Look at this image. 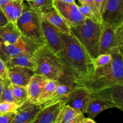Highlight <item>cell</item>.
Wrapping results in <instances>:
<instances>
[{
  "instance_id": "obj_27",
  "label": "cell",
  "mask_w": 123,
  "mask_h": 123,
  "mask_svg": "<svg viewBox=\"0 0 123 123\" xmlns=\"http://www.w3.org/2000/svg\"><path fill=\"white\" fill-rule=\"evenodd\" d=\"M8 102L16 103L12 89V84L8 78L4 79V86L2 89L0 102Z\"/></svg>"
},
{
  "instance_id": "obj_34",
  "label": "cell",
  "mask_w": 123,
  "mask_h": 123,
  "mask_svg": "<svg viewBox=\"0 0 123 123\" xmlns=\"http://www.w3.org/2000/svg\"><path fill=\"white\" fill-rule=\"evenodd\" d=\"M0 58L3 60L6 63L9 58L6 54V46H5L4 42L3 41L2 38L0 36Z\"/></svg>"
},
{
  "instance_id": "obj_10",
  "label": "cell",
  "mask_w": 123,
  "mask_h": 123,
  "mask_svg": "<svg viewBox=\"0 0 123 123\" xmlns=\"http://www.w3.org/2000/svg\"><path fill=\"white\" fill-rule=\"evenodd\" d=\"M118 25L102 22L99 43V55L109 54L111 50L117 48L116 28Z\"/></svg>"
},
{
  "instance_id": "obj_6",
  "label": "cell",
  "mask_w": 123,
  "mask_h": 123,
  "mask_svg": "<svg viewBox=\"0 0 123 123\" xmlns=\"http://www.w3.org/2000/svg\"><path fill=\"white\" fill-rule=\"evenodd\" d=\"M58 84L52 94L46 100L43 104L41 105L42 108L61 101H65L69 94L73 90L78 86H82L78 84L66 68L58 79Z\"/></svg>"
},
{
  "instance_id": "obj_31",
  "label": "cell",
  "mask_w": 123,
  "mask_h": 123,
  "mask_svg": "<svg viewBox=\"0 0 123 123\" xmlns=\"http://www.w3.org/2000/svg\"><path fill=\"white\" fill-rule=\"evenodd\" d=\"M19 106L14 102H0V114L16 112Z\"/></svg>"
},
{
  "instance_id": "obj_29",
  "label": "cell",
  "mask_w": 123,
  "mask_h": 123,
  "mask_svg": "<svg viewBox=\"0 0 123 123\" xmlns=\"http://www.w3.org/2000/svg\"><path fill=\"white\" fill-rule=\"evenodd\" d=\"M78 8L82 14L85 18H88V19L92 20V21L98 23L97 18H96L94 14L92 8L90 6L87 4H81L80 6H78Z\"/></svg>"
},
{
  "instance_id": "obj_35",
  "label": "cell",
  "mask_w": 123,
  "mask_h": 123,
  "mask_svg": "<svg viewBox=\"0 0 123 123\" xmlns=\"http://www.w3.org/2000/svg\"><path fill=\"white\" fill-rule=\"evenodd\" d=\"M0 77L3 79L8 78L7 67L4 61L1 58H0Z\"/></svg>"
},
{
  "instance_id": "obj_17",
  "label": "cell",
  "mask_w": 123,
  "mask_h": 123,
  "mask_svg": "<svg viewBox=\"0 0 123 123\" xmlns=\"http://www.w3.org/2000/svg\"><path fill=\"white\" fill-rule=\"evenodd\" d=\"M115 108V106L105 100L98 95L92 94L88 105L86 114L88 118L94 119L102 111L110 108Z\"/></svg>"
},
{
  "instance_id": "obj_24",
  "label": "cell",
  "mask_w": 123,
  "mask_h": 123,
  "mask_svg": "<svg viewBox=\"0 0 123 123\" xmlns=\"http://www.w3.org/2000/svg\"><path fill=\"white\" fill-rule=\"evenodd\" d=\"M30 10L42 15L54 9V0H27Z\"/></svg>"
},
{
  "instance_id": "obj_7",
  "label": "cell",
  "mask_w": 123,
  "mask_h": 123,
  "mask_svg": "<svg viewBox=\"0 0 123 123\" xmlns=\"http://www.w3.org/2000/svg\"><path fill=\"white\" fill-rule=\"evenodd\" d=\"M54 8L69 26L82 24L85 18L82 14L76 3H66L60 0H54Z\"/></svg>"
},
{
  "instance_id": "obj_15",
  "label": "cell",
  "mask_w": 123,
  "mask_h": 123,
  "mask_svg": "<svg viewBox=\"0 0 123 123\" xmlns=\"http://www.w3.org/2000/svg\"><path fill=\"white\" fill-rule=\"evenodd\" d=\"M64 104L65 101L62 100L43 108L32 123H55L60 109Z\"/></svg>"
},
{
  "instance_id": "obj_37",
  "label": "cell",
  "mask_w": 123,
  "mask_h": 123,
  "mask_svg": "<svg viewBox=\"0 0 123 123\" xmlns=\"http://www.w3.org/2000/svg\"><path fill=\"white\" fill-rule=\"evenodd\" d=\"M8 22L2 10L0 8V26H4Z\"/></svg>"
},
{
  "instance_id": "obj_18",
  "label": "cell",
  "mask_w": 123,
  "mask_h": 123,
  "mask_svg": "<svg viewBox=\"0 0 123 123\" xmlns=\"http://www.w3.org/2000/svg\"><path fill=\"white\" fill-rule=\"evenodd\" d=\"M48 79L40 74L35 73L31 78L27 86L28 100L37 103L40 93Z\"/></svg>"
},
{
  "instance_id": "obj_14",
  "label": "cell",
  "mask_w": 123,
  "mask_h": 123,
  "mask_svg": "<svg viewBox=\"0 0 123 123\" xmlns=\"http://www.w3.org/2000/svg\"><path fill=\"white\" fill-rule=\"evenodd\" d=\"M34 72L28 68L14 66L7 68L8 78L12 84L27 87Z\"/></svg>"
},
{
  "instance_id": "obj_19",
  "label": "cell",
  "mask_w": 123,
  "mask_h": 123,
  "mask_svg": "<svg viewBox=\"0 0 123 123\" xmlns=\"http://www.w3.org/2000/svg\"><path fill=\"white\" fill-rule=\"evenodd\" d=\"M84 118L80 112L64 104L60 109L55 123H80Z\"/></svg>"
},
{
  "instance_id": "obj_28",
  "label": "cell",
  "mask_w": 123,
  "mask_h": 123,
  "mask_svg": "<svg viewBox=\"0 0 123 123\" xmlns=\"http://www.w3.org/2000/svg\"><path fill=\"white\" fill-rule=\"evenodd\" d=\"M112 60V56L110 54H101L97 57L92 60L94 69L98 67L104 66L111 62Z\"/></svg>"
},
{
  "instance_id": "obj_1",
  "label": "cell",
  "mask_w": 123,
  "mask_h": 123,
  "mask_svg": "<svg viewBox=\"0 0 123 123\" xmlns=\"http://www.w3.org/2000/svg\"><path fill=\"white\" fill-rule=\"evenodd\" d=\"M61 35L64 48L58 56L78 84L86 86L94 72L92 59L74 36Z\"/></svg>"
},
{
  "instance_id": "obj_40",
  "label": "cell",
  "mask_w": 123,
  "mask_h": 123,
  "mask_svg": "<svg viewBox=\"0 0 123 123\" xmlns=\"http://www.w3.org/2000/svg\"><path fill=\"white\" fill-rule=\"evenodd\" d=\"M4 86V79L0 77V98H1V94H2V89H3Z\"/></svg>"
},
{
  "instance_id": "obj_39",
  "label": "cell",
  "mask_w": 123,
  "mask_h": 123,
  "mask_svg": "<svg viewBox=\"0 0 123 123\" xmlns=\"http://www.w3.org/2000/svg\"><path fill=\"white\" fill-rule=\"evenodd\" d=\"M12 1L13 0H0V8L2 9L4 6H6L7 4Z\"/></svg>"
},
{
  "instance_id": "obj_2",
  "label": "cell",
  "mask_w": 123,
  "mask_h": 123,
  "mask_svg": "<svg viewBox=\"0 0 123 123\" xmlns=\"http://www.w3.org/2000/svg\"><path fill=\"white\" fill-rule=\"evenodd\" d=\"M109 54L112 56L111 62L94 69L86 87L92 94H97L117 85H123V58L118 49L115 48Z\"/></svg>"
},
{
  "instance_id": "obj_20",
  "label": "cell",
  "mask_w": 123,
  "mask_h": 123,
  "mask_svg": "<svg viewBox=\"0 0 123 123\" xmlns=\"http://www.w3.org/2000/svg\"><path fill=\"white\" fill-rule=\"evenodd\" d=\"M43 19L48 21L55 26L60 32L67 35H71L70 26L66 22L63 18L58 13L55 9H52L46 13H43L41 15Z\"/></svg>"
},
{
  "instance_id": "obj_38",
  "label": "cell",
  "mask_w": 123,
  "mask_h": 123,
  "mask_svg": "<svg viewBox=\"0 0 123 123\" xmlns=\"http://www.w3.org/2000/svg\"><path fill=\"white\" fill-rule=\"evenodd\" d=\"M80 123H97L93 119L90 118H84Z\"/></svg>"
},
{
  "instance_id": "obj_33",
  "label": "cell",
  "mask_w": 123,
  "mask_h": 123,
  "mask_svg": "<svg viewBox=\"0 0 123 123\" xmlns=\"http://www.w3.org/2000/svg\"><path fill=\"white\" fill-rule=\"evenodd\" d=\"M16 115V112L0 114V123H12Z\"/></svg>"
},
{
  "instance_id": "obj_36",
  "label": "cell",
  "mask_w": 123,
  "mask_h": 123,
  "mask_svg": "<svg viewBox=\"0 0 123 123\" xmlns=\"http://www.w3.org/2000/svg\"><path fill=\"white\" fill-rule=\"evenodd\" d=\"M107 1L108 0H94V3L96 4V7L100 13L101 16H102V14L103 13L105 7L107 3Z\"/></svg>"
},
{
  "instance_id": "obj_12",
  "label": "cell",
  "mask_w": 123,
  "mask_h": 123,
  "mask_svg": "<svg viewBox=\"0 0 123 123\" xmlns=\"http://www.w3.org/2000/svg\"><path fill=\"white\" fill-rule=\"evenodd\" d=\"M102 22L119 25L123 22V0H108L102 14Z\"/></svg>"
},
{
  "instance_id": "obj_25",
  "label": "cell",
  "mask_w": 123,
  "mask_h": 123,
  "mask_svg": "<svg viewBox=\"0 0 123 123\" xmlns=\"http://www.w3.org/2000/svg\"><path fill=\"white\" fill-rule=\"evenodd\" d=\"M58 84V81L55 80H47L45 85L40 93L38 98L37 99V104L41 105L43 104L46 100L52 94L54 90Z\"/></svg>"
},
{
  "instance_id": "obj_26",
  "label": "cell",
  "mask_w": 123,
  "mask_h": 123,
  "mask_svg": "<svg viewBox=\"0 0 123 123\" xmlns=\"http://www.w3.org/2000/svg\"><path fill=\"white\" fill-rule=\"evenodd\" d=\"M12 89L13 96L17 105L19 106L21 105L28 100L27 87L12 84Z\"/></svg>"
},
{
  "instance_id": "obj_23",
  "label": "cell",
  "mask_w": 123,
  "mask_h": 123,
  "mask_svg": "<svg viewBox=\"0 0 123 123\" xmlns=\"http://www.w3.org/2000/svg\"><path fill=\"white\" fill-rule=\"evenodd\" d=\"M7 68L14 66H20L28 68L36 72L37 69V64L33 56L30 55L20 54L10 58L6 62Z\"/></svg>"
},
{
  "instance_id": "obj_13",
  "label": "cell",
  "mask_w": 123,
  "mask_h": 123,
  "mask_svg": "<svg viewBox=\"0 0 123 123\" xmlns=\"http://www.w3.org/2000/svg\"><path fill=\"white\" fill-rule=\"evenodd\" d=\"M42 107L28 100L20 105L12 123H32Z\"/></svg>"
},
{
  "instance_id": "obj_5",
  "label": "cell",
  "mask_w": 123,
  "mask_h": 123,
  "mask_svg": "<svg viewBox=\"0 0 123 123\" xmlns=\"http://www.w3.org/2000/svg\"><path fill=\"white\" fill-rule=\"evenodd\" d=\"M16 25L23 36L40 46L46 45L42 30L40 14L25 6Z\"/></svg>"
},
{
  "instance_id": "obj_8",
  "label": "cell",
  "mask_w": 123,
  "mask_h": 123,
  "mask_svg": "<svg viewBox=\"0 0 123 123\" xmlns=\"http://www.w3.org/2000/svg\"><path fill=\"white\" fill-rule=\"evenodd\" d=\"M92 93L86 86H80L73 90L65 100V104L85 114Z\"/></svg>"
},
{
  "instance_id": "obj_11",
  "label": "cell",
  "mask_w": 123,
  "mask_h": 123,
  "mask_svg": "<svg viewBox=\"0 0 123 123\" xmlns=\"http://www.w3.org/2000/svg\"><path fill=\"white\" fill-rule=\"evenodd\" d=\"M5 46L6 54L9 59L20 54L33 56L36 50L40 47L22 34L15 43Z\"/></svg>"
},
{
  "instance_id": "obj_3",
  "label": "cell",
  "mask_w": 123,
  "mask_h": 123,
  "mask_svg": "<svg viewBox=\"0 0 123 123\" xmlns=\"http://www.w3.org/2000/svg\"><path fill=\"white\" fill-rule=\"evenodd\" d=\"M71 34L76 38L93 60L99 55L102 24L85 18L82 24L70 26Z\"/></svg>"
},
{
  "instance_id": "obj_9",
  "label": "cell",
  "mask_w": 123,
  "mask_h": 123,
  "mask_svg": "<svg viewBox=\"0 0 123 123\" xmlns=\"http://www.w3.org/2000/svg\"><path fill=\"white\" fill-rule=\"evenodd\" d=\"M42 26L46 44L52 51L57 55L64 48L61 32L42 18Z\"/></svg>"
},
{
  "instance_id": "obj_16",
  "label": "cell",
  "mask_w": 123,
  "mask_h": 123,
  "mask_svg": "<svg viewBox=\"0 0 123 123\" xmlns=\"http://www.w3.org/2000/svg\"><path fill=\"white\" fill-rule=\"evenodd\" d=\"M95 95L100 96L123 112V85H115Z\"/></svg>"
},
{
  "instance_id": "obj_42",
  "label": "cell",
  "mask_w": 123,
  "mask_h": 123,
  "mask_svg": "<svg viewBox=\"0 0 123 123\" xmlns=\"http://www.w3.org/2000/svg\"><path fill=\"white\" fill-rule=\"evenodd\" d=\"M24 1H27V0H24Z\"/></svg>"
},
{
  "instance_id": "obj_21",
  "label": "cell",
  "mask_w": 123,
  "mask_h": 123,
  "mask_svg": "<svg viewBox=\"0 0 123 123\" xmlns=\"http://www.w3.org/2000/svg\"><path fill=\"white\" fill-rule=\"evenodd\" d=\"M24 0H13L2 8L8 22L16 24L24 12Z\"/></svg>"
},
{
  "instance_id": "obj_4",
  "label": "cell",
  "mask_w": 123,
  "mask_h": 123,
  "mask_svg": "<svg viewBox=\"0 0 123 123\" xmlns=\"http://www.w3.org/2000/svg\"><path fill=\"white\" fill-rule=\"evenodd\" d=\"M33 58L37 64L35 73L43 76L48 80H58L66 69L58 55L46 45L39 47L34 54Z\"/></svg>"
},
{
  "instance_id": "obj_41",
  "label": "cell",
  "mask_w": 123,
  "mask_h": 123,
  "mask_svg": "<svg viewBox=\"0 0 123 123\" xmlns=\"http://www.w3.org/2000/svg\"><path fill=\"white\" fill-rule=\"evenodd\" d=\"M60 1L66 3H75V0H60Z\"/></svg>"
},
{
  "instance_id": "obj_32",
  "label": "cell",
  "mask_w": 123,
  "mask_h": 123,
  "mask_svg": "<svg viewBox=\"0 0 123 123\" xmlns=\"http://www.w3.org/2000/svg\"><path fill=\"white\" fill-rule=\"evenodd\" d=\"M81 4H87L90 6L92 8L93 13L94 14L95 16L97 18V21L100 24H102V16L100 13L99 11L98 10L97 8L96 7V4L94 3V0H78Z\"/></svg>"
},
{
  "instance_id": "obj_30",
  "label": "cell",
  "mask_w": 123,
  "mask_h": 123,
  "mask_svg": "<svg viewBox=\"0 0 123 123\" xmlns=\"http://www.w3.org/2000/svg\"><path fill=\"white\" fill-rule=\"evenodd\" d=\"M115 32L117 42V48L123 58V22L117 25Z\"/></svg>"
},
{
  "instance_id": "obj_22",
  "label": "cell",
  "mask_w": 123,
  "mask_h": 123,
  "mask_svg": "<svg viewBox=\"0 0 123 123\" xmlns=\"http://www.w3.org/2000/svg\"><path fill=\"white\" fill-rule=\"evenodd\" d=\"M21 36V32L16 24L8 22L4 26H0V36L5 44H14Z\"/></svg>"
}]
</instances>
